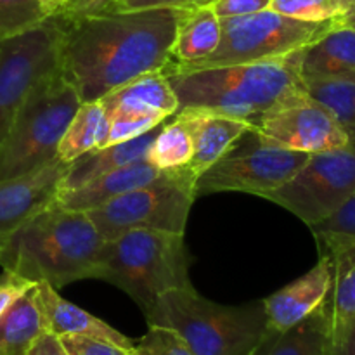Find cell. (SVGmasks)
<instances>
[{
    "instance_id": "cell-26",
    "label": "cell",
    "mask_w": 355,
    "mask_h": 355,
    "mask_svg": "<svg viewBox=\"0 0 355 355\" xmlns=\"http://www.w3.org/2000/svg\"><path fill=\"white\" fill-rule=\"evenodd\" d=\"M333 259V288L329 295L331 328L355 322V245Z\"/></svg>"
},
{
    "instance_id": "cell-25",
    "label": "cell",
    "mask_w": 355,
    "mask_h": 355,
    "mask_svg": "<svg viewBox=\"0 0 355 355\" xmlns=\"http://www.w3.org/2000/svg\"><path fill=\"white\" fill-rule=\"evenodd\" d=\"M193 158V139L189 130L177 114L172 121H163L146 153V159L155 168L177 170L189 165Z\"/></svg>"
},
{
    "instance_id": "cell-11",
    "label": "cell",
    "mask_w": 355,
    "mask_h": 355,
    "mask_svg": "<svg viewBox=\"0 0 355 355\" xmlns=\"http://www.w3.org/2000/svg\"><path fill=\"white\" fill-rule=\"evenodd\" d=\"M58 17L23 35L0 42V146L31 87L59 69Z\"/></svg>"
},
{
    "instance_id": "cell-34",
    "label": "cell",
    "mask_w": 355,
    "mask_h": 355,
    "mask_svg": "<svg viewBox=\"0 0 355 355\" xmlns=\"http://www.w3.org/2000/svg\"><path fill=\"white\" fill-rule=\"evenodd\" d=\"M270 2L272 0H214L210 7L220 19H224L270 9Z\"/></svg>"
},
{
    "instance_id": "cell-15",
    "label": "cell",
    "mask_w": 355,
    "mask_h": 355,
    "mask_svg": "<svg viewBox=\"0 0 355 355\" xmlns=\"http://www.w3.org/2000/svg\"><path fill=\"white\" fill-rule=\"evenodd\" d=\"M175 114L184 121L193 139V158L187 168L196 179L208 166L222 158L238 139L252 130V123L248 121L214 111L180 110Z\"/></svg>"
},
{
    "instance_id": "cell-19",
    "label": "cell",
    "mask_w": 355,
    "mask_h": 355,
    "mask_svg": "<svg viewBox=\"0 0 355 355\" xmlns=\"http://www.w3.org/2000/svg\"><path fill=\"white\" fill-rule=\"evenodd\" d=\"M304 80L355 82V30L336 24L302 51Z\"/></svg>"
},
{
    "instance_id": "cell-16",
    "label": "cell",
    "mask_w": 355,
    "mask_h": 355,
    "mask_svg": "<svg viewBox=\"0 0 355 355\" xmlns=\"http://www.w3.org/2000/svg\"><path fill=\"white\" fill-rule=\"evenodd\" d=\"M37 293L47 333H52L59 338L61 336H89V338L103 340V342L113 343V345L134 352L135 340L128 338L127 335L114 329L107 322L101 321L90 312L62 298L51 284L37 283Z\"/></svg>"
},
{
    "instance_id": "cell-1",
    "label": "cell",
    "mask_w": 355,
    "mask_h": 355,
    "mask_svg": "<svg viewBox=\"0 0 355 355\" xmlns=\"http://www.w3.org/2000/svg\"><path fill=\"white\" fill-rule=\"evenodd\" d=\"M186 9L110 10L62 19L59 73L82 103L106 94L142 75L172 64L177 28Z\"/></svg>"
},
{
    "instance_id": "cell-17",
    "label": "cell",
    "mask_w": 355,
    "mask_h": 355,
    "mask_svg": "<svg viewBox=\"0 0 355 355\" xmlns=\"http://www.w3.org/2000/svg\"><path fill=\"white\" fill-rule=\"evenodd\" d=\"M159 173H162V170L155 168L148 159H139L130 165H125L121 168L113 170V172L96 177V179L82 184L75 189L59 191L55 194L54 203L61 208H66V210H96V208L106 205L107 201L151 182Z\"/></svg>"
},
{
    "instance_id": "cell-27",
    "label": "cell",
    "mask_w": 355,
    "mask_h": 355,
    "mask_svg": "<svg viewBox=\"0 0 355 355\" xmlns=\"http://www.w3.org/2000/svg\"><path fill=\"white\" fill-rule=\"evenodd\" d=\"M307 94L328 107L338 123L355 135V82L350 80H305Z\"/></svg>"
},
{
    "instance_id": "cell-23",
    "label": "cell",
    "mask_w": 355,
    "mask_h": 355,
    "mask_svg": "<svg viewBox=\"0 0 355 355\" xmlns=\"http://www.w3.org/2000/svg\"><path fill=\"white\" fill-rule=\"evenodd\" d=\"M328 302L293 328L270 335L255 355H326L331 335Z\"/></svg>"
},
{
    "instance_id": "cell-18",
    "label": "cell",
    "mask_w": 355,
    "mask_h": 355,
    "mask_svg": "<svg viewBox=\"0 0 355 355\" xmlns=\"http://www.w3.org/2000/svg\"><path fill=\"white\" fill-rule=\"evenodd\" d=\"M99 101L107 116L128 113L166 120L179 113V99L163 69L139 76Z\"/></svg>"
},
{
    "instance_id": "cell-3",
    "label": "cell",
    "mask_w": 355,
    "mask_h": 355,
    "mask_svg": "<svg viewBox=\"0 0 355 355\" xmlns=\"http://www.w3.org/2000/svg\"><path fill=\"white\" fill-rule=\"evenodd\" d=\"M104 241L87 211L66 210L52 201L3 241L0 266L28 283L59 290L94 279Z\"/></svg>"
},
{
    "instance_id": "cell-6",
    "label": "cell",
    "mask_w": 355,
    "mask_h": 355,
    "mask_svg": "<svg viewBox=\"0 0 355 355\" xmlns=\"http://www.w3.org/2000/svg\"><path fill=\"white\" fill-rule=\"evenodd\" d=\"M80 104L76 90L59 69L38 80L0 146V179L28 175L54 162L59 142Z\"/></svg>"
},
{
    "instance_id": "cell-39",
    "label": "cell",
    "mask_w": 355,
    "mask_h": 355,
    "mask_svg": "<svg viewBox=\"0 0 355 355\" xmlns=\"http://www.w3.org/2000/svg\"><path fill=\"white\" fill-rule=\"evenodd\" d=\"M30 355H69V354L66 352V349L62 347L59 336L52 335V333H44V335L38 338V342L33 345Z\"/></svg>"
},
{
    "instance_id": "cell-40",
    "label": "cell",
    "mask_w": 355,
    "mask_h": 355,
    "mask_svg": "<svg viewBox=\"0 0 355 355\" xmlns=\"http://www.w3.org/2000/svg\"><path fill=\"white\" fill-rule=\"evenodd\" d=\"M38 2L44 6V9L47 10L52 17V16H58V14L64 9L66 3H68V0H38Z\"/></svg>"
},
{
    "instance_id": "cell-37",
    "label": "cell",
    "mask_w": 355,
    "mask_h": 355,
    "mask_svg": "<svg viewBox=\"0 0 355 355\" xmlns=\"http://www.w3.org/2000/svg\"><path fill=\"white\" fill-rule=\"evenodd\" d=\"M30 286L33 284L3 270V276L0 277V318Z\"/></svg>"
},
{
    "instance_id": "cell-35",
    "label": "cell",
    "mask_w": 355,
    "mask_h": 355,
    "mask_svg": "<svg viewBox=\"0 0 355 355\" xmlns=\"http://www.w3.org/2000/svg\"><path fill=\"white\" fill-rule=\"evenodd\" d=\"M118 0H68L64 9L58 14L62 19H76L83 16L110 12L114 9Z\"/></svg>"
},
{
    "instance_id": "cell-10",
    "label": "cell",
    "mask_w": 355,
    "mask_h": 355,
    "mask_svg": "<svg viewBox=\"0 0 355 355\" xmlns=\"http://www.w3.org/2000/svg\"><path fill=\"white\" fill-rule=\"evenodd\" d=\"M253 144L243 146L241 139L194 182L196 196L211 193H246L266 198L283 186L309 159V153L290 151L259 141L252 132Z\"/></svg>"
},
{
    "instance_id": "cell-12",
    "label": "cell",
    "mask_w": 355,
    "mask_h": 355,
    "mask_svg": "<svg viewBox=\"0 0 355 355\" xmlns=\"http://www.w3.org/2000/svg\"><path fill=\"white\" fill-rule=\"evenodd\" d=\"M252 132L266 144L309 155L342 148L350 139L331 111L309 94L286 101L257 118Z\"/></svg>"
},
{
    "instance_id": "cell-30",
    "label": "cell",
    "mask_w": 355,
    "mask_h": 355,
    "mask_svg": "<svg viewBox=\"0 0 355 355\" xmlns=\"http://www.w3.org/2000/svg\"><path fill=\"white\" fill-rule=\"evenodd\" d=\"M350 0H272L270 9L284 16L312 23L338 21L349 10Z\"/></svg>"
},
{
    "instance_id": "cell-28",
    "label": "cell",
    "mask_w": 355,
    "mask_h": 355,
    "mask_svg": "<svg viewBox=\"0 0 355 355\" xmlns=\"http://www.w3.org/2000/svg\"><path fill=\"white\" fill-rule=\"evenodd\" d=\"M311 231L324 255H336L342 250L355 245V193L340 210L319 224L311 225Z\"/></svg>"
},
{
    "instance_id": "cell-41",
    "label": "cell",
    "mask_w": 355,
    "mask_h": 355,
    "mask_svg": "<svg viewBox=\"0 0 355 355\" xmlns=\"http://www.w3.org/2000/svg\"><path fill=\"white\" fill-rule=\"evenodd\" d=\"M336 24H342V26L352 28V30H355V0H350L349 10H347V12L336 21Z\"/></svg>"
},
{
    "instance_id": "cell-36",
    "label": "cell",
    "mask_w": 355,
    "mask_h": 355,
    "mask_svg": "<svg viewBox=\"0 0 355 355\" xmlns=\"http://www.w3.org/2000/svg\"><path fill=\"white\" fill-rule=\"evenodd\" d=\"M207 6L205 0H118L113 10H139V9H194Z\"/></svg>"
},
{
    "instance_id": "cell-22",
    "label": "cell",
    "mask_w": 355,
    "mask_h": 355,
    "mask_svg": "<svg viewBox=\"0 0 355 355\" xmlns=\"http://www.w3.org/2000/svg\"><path fill=\"white\" fill-rule=\"evenodd\" d=\"M44 333L47 328L33 284L0 318V355H30Z\"/></svg>"
},
{
    "instance_id": "cell-7",
    "label": "cell",
    "mask_w": 355,
    "mask_h": 355,
    "mask_svg": "<svg viewBox=\"0 0 355 355\" xmlns=\"http://www.w3.org/2000/svg\"><path fill=\"white\" fill-rule=\"evenodd\" d=\"M194 182L196 177L187 166L165 170L151 182L87 211V215L106 241L128 231L184 234L196 200Z\"/></svg>"
},
{
    "instance_id": "cell-24",
    "label": "cell",
    "mask_w": 355,
    "mask_h": 355,
    "mask_svg": "<svg viewBox=\"0 0 355 355\" xmlns=\"http://www.w3.org/2000/svg\"><path fill=\"white\" fill-rule=\"evenodd\" d=\"M107 128L110 118L101 101L82 103L59 142L58 158L69 163L92 149L103 148Z\"/></svg>"
},
{
    "instance_id": "cell-9",
    "label": "cell",
    "mask_w": 355,
    "mask_h": 355,
    "mask_svg": "<svg viewBox=\"0 0 355 355\" xmlns=\"http://www.w3.org/2000/svg\"><path fill=\"white\" fill-rule=\"evenodd\" d=\"M345 146L314 153L290 180L269 193L274 201L311 227L331 217L355 193V135Z\"/></svg>"
},
{
    "instance_id": "cell-8",
    "label": "cell",
    "mask_w": 355,
    "mask_h": 355,
    "mask_svg": "<svg viewBox=\"0 0 355 355\" xmlns=\"http://www.w3.org/2000/svg\"><path fill=\"white\" fill-rule=\"evenodd\" d=\"M336 21L295 19L272 9L246 16L220 19L222 35L218 47L203 61L179 69L217 68V66L241 64V62L263 61L281 58L305 49L321 38ZM177 68V66H166Z\"/></svg>"
},
{
    "instance_id": "cell-5",
    "label": "cell",
    "mask_w": 355,
    "mask_h": 355,
    "mask_svg": "<svg viewBox=\"0 0 355 355\" xmlns=\"http://www.w3.org/2000/svg\"><path fill=\"white\" fill-rule=\"evenodd\" d=\"M94 279L120 288L146 315L162 295L193 288L184 234L128 231L107 239Z\"/></svg>"
},
{
    "instance_id": "cell-32",
    "label": "cell",
    "mask_w": 355,
    "mask_h": 355,
    "mask_svg": "<svg viewBox=\"0 0 355 355\" xmlns=\"http://www.w3.org/2000/svg\"><path fill=\"white\" fill-rule=\"evenodd\" d=\"M110 118V128H107L106 141H104V146L118 144V142L132 141L135 137H141V135L148 134L153 128L159 127L163 123L162 118L149 116V114H113Z\"/></svg>"
},
{
    "instance_id": "cell-33",
    "label": "cell",
    "mask_w": 355,
    "mask_h": 355,
    "mask_svg": "<svg viewBox=\"0 0 355 355\" xmlns=\"http://www.w3.org/2000/svg\"><path fill=\"white\" fill-rule=\"evenodd\" d=\"M61 343L69 355H130L132 350H125L113 343L89 336H61Z\"/></svg>"
},
{
    "instance_id": "cell-31",
    "label": "cell",
    "mask_w": 355,
    "mask_h": 355,
    "mask_svg": "<svg viewBox=\"0 0 355 355\" xmlns=\"http://www.w3.org/2000/svg\"><path fill=\"white\" fill-rule=\"evenodd\" d=\"M134 352L137 355H198L175 331L159 326H149L141 340H135Z\"/></svg>"
},
{
    "instance_id": "cell-2",
    "label": "cell",
    "mask_w": 355,
    "mask_h": 355,
    "mask_svg": "<svg viewBox=\"0 0 355 355\" xmlns=\"http://www.w3.org/2000/svg\"><path fill=\"white\" fill-rule=\"evenodd\" d=\"M302 51L241 64L163 71L179 99V111H214L253 123L279 104L307 94Z\"/></svg>"
},
{
    "instance_id": "cell-29",
    "label": "cell",
    "mask_w": 355,
    "mask_h": 355,
    "mask_svg": "<svg viewBox=\"0 0 355 355\" xmlns=\"http://www.w3.org/2000/svg\"><path fill=\"white\" fill-rule=\"evenodd\" d=\"M49 17L38 0H0V42L26 33Z\"/></svg>"
},
{
    "instance_id": "cell-14",
    "label": "cell",
    "mask_w": 355,
    "mask_h": 355,
    "mask_svg": "<svg viewBox=\"0 0 355 355\" xmlns=\"http://www.w3.org/2000/svg\"><path fill=\"white\" fill-rule=\"evenodd\" d=\"M331 288L333 259L322 255L307 274L262 300L270 331L283 333L314 314L329 300Z\"/></svg>"
},
{
    "instance_id": "cell-43",
    "label": "cell",
    "mask_w": 355,
    "mask_h": 355,
    "mask_svg": "<svg viewBox=\"0 0 355 355\" xmlns=\"http://www.w3.org/2000/svg\"><path fill=\"white\" fill-rule=\"evenodd\" d=\"M130 355H137V354H135V352H132V354H130Z\"/></svg>"
},
{
    "instance_id": "cell-4",
    "label": "cell",
    "mask_w": 355,
    "mask_h": 355,
    "mask_svg": "<svg viewBox=\"0 0 355 355\" xmlns=\"http://www.w3.org/2000/svg\"><path fill=\"white\" fill-rule=\"evenodd\" d=\"M146 321L148 326L175 331L198 355H255L274 335L262 302L220 305L201 297L194 288L162 295Z\"/></svg>"
},
{
    "instance_id": "cell-13",
    "label": "cell",
    "mask_w": 355,
    "mask_h": 355,
    "mask_svg": "<svg viewBox=\"0 0 355 355\" xmlns=\"http://www.w3.org/2000/svg\"><path fill=\"white\" fill-rule=\"evenodd\" d=\"M68 163L55 158L49 165L16 179H0V246L31 215L55 200Z\"/></svg>"
},
{
    "instance_id": "cell-42",
    "label": "cell",
    "mask_w": 355,
    "mask_h": 355,
    "mask_svg": "<svg viewBox=\"0 0 355 355\" xmlns=\"http://www.w3.org/2000/svg\"><path fill=\"white\" fill-rule=\"evenodd\" d=\"M211 2H214V0H205V3H207V6H210Z\"/></svg>"
},
{
    "instance_id": "cell-20",
    "label": "cell",
    "mask_w": 355,
    "mask_h": 355,
    "mask_svg": "<svg viewBox=\"0 0 355 355\" xmlns=\"http://www.w3.org/2000/svg\"><path fill=\"white\" fill-rule=\"evenodd\" d=\"M158 128L159 127L153 128L148 134L132 139V141L92 149V151L85 153V155L69 162L68 170H66L64 177L61 180V186H59V191L75 189V187L96 179V177L113 172V170L121 168L125 165H130V163L139 162V159H144Z\"/></svg>"
},
{
    "instance_id": "cell-21",
    "label": "cell",
    "mask_w": 355,
    "mask_h": 355,
    "mask_svg": "<svg viewBox=\"0 0 355 355\" xmlns=\"http://www.w3.org/2000/svg\"><path fill=\"white\" fill-rule=\"evenodd\" d=\"M220 17L210 6L186 9L172 49V64L177 68L196 64L207 59L220 44Z\"/></svg>"
},
{
    "instance_id": "cell-38",
    "label": "cell",
    "mask_w": 355,
    "mask_h": 355,
    "mask_svg": "<svg viewBox=\"0 0 355 355\" xmlns=\"http://www.w3.org/2000/svg\"><path fill=\"white\" fill-rule=\"evenodd\" d=\"M326 355H355V322L331 328Z\"/></svg>"
}]
</instances>
